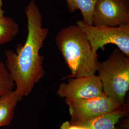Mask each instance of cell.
Here are the masks:
<instances>
[{
    "mask_svg": "<svg viewBox=\"0 0 129 129\" xmlns=\"http://www.w3.org/2000/svg\"><path fill=\"white\" fill-rule=\"evenodd\" d=\"M23 98L15 89L0 97V128L11 124L15 108Z\"/></svg>",
    "mask_w": 129,
    "mask_h": 129,
    "instance_id": "obj_9",
    "label": "cell"
},
{
    "mask_svg": "<svg viewBox=\"0 0 129 129\" xmlns=\"http://www.w3.org/2000/svg\"><path fill=\"white\" fill-rule=\"evenodd\" d=\"M60 129H89L86 127L74 124L70 121H66L60 125Z\"/></svg>",
    "mask_w": 129,
    "mask_h": 129,
    "instance_id": "obj_13",
    "label": "cell"
},
{
    "mask_svg": "<svg viewBox=\"0 0 129 129\" xmlns=\"http://www.w3.org/2000/svg\"><path fill=\"white\" fill-rule=\"evenodd\" d=\"M25 12L27 21V36L24 44H19L16 52L5 51V64L14 80L15 90L22 97H27L35 85L45 74L44 56L40 51L49 30L43 26V16L36 0H31Z\"/></svg>",
    "mask_w": 129,
    "mask_h": 129,
    "instance_id": "obj_1",
    "label": "cell"
},
{
    "mask_svg": "<svg viewBox=\"0 0 129 129\" xmlns=\"http://www.w3.org/2000/svg\"><path fill=\"white\" fill-rule=\"evenodd\" d=\"M0 129H1V128H0Z\"/></svg>",
    "mask_w": 129,
    "mask_h": 129,
    "instance_id": "obj_16",
    "label": "cell"
},
{
    "mask_svg": "<svg viewBox=\"0 0 129 129\" xmlns=\"http://www.w3.org/2000/svg\"><path fill=\"white\" fill-rule=\"evenodd\" d=\"M57 95L65 100L74 101L98 97L104 94L102 85L98 75L70 78L67 82L61 83Z\"/></svg>",
    "mask_w": 129,
    "mask_h": 129,
    "instance_id": "obj_7",
    "label": "cell"
},
{
    "mask_svg": "<svg viewBox=\"0 0 129 129\" xmlns=\"http://www.w3.org/2000/svg\"><path fill=\"white\" fill-rule=\"evenodd\" d=\"M129 24V0H97L93 14L95 26Z\"/></svg>",
    "mask_w": 129,
    "mask_h": 129,
    "instance_id": "obj_6",
    "label": "cell"
},
{
    "mask_svg": "<svg viewBox=\"0 0 129 129\" xmlns=\"http://www.w3.org/2000/svg\"><path fill=\"white\" fill-rule=\"evenodd\" d=\"M69 12L73 13L79 10L82 14L83 21L93 25V14L97 0H66Z\"/></svg>",
    "mask_w": 129,
    "mask_h": 129,
    "instance_id": "obj_10",
    "label": "cell"
},
{
    "mask_svg": "<svg viewBox=\"0 0 129 129\" xmlns=\"http://www.w3.org/2000/svg\"><path fill=\"white\" fill-rule=\"evenodd\" d=\"M97 72L104 93L118 105L124 106L129 89V57L118 48L100 62Z\"/></svg>",
    "mask_w": 129,
    "mask_h": 129,
    "instance_id": "obj_3",
    "label": "cell"
},
{
    "mask_svg": "<svg viewBox=\"0 0 129 129\" xmlns=\"http://www.w3.org/2000/svg\"><path fill=\"white\" fill-rule=\"evenodd\" d=\"M19 31L18 23L7 16L0 18V46L13 40Z\"/></svg>",
    "mask_w": 129,
    "mask_h": 129,
    "instance_id": "obj_11",
    "label": "cell"
},
{
    "mask_svg": "<svg viewBox=\"0 0 129 129\" xmlns=\"http://www.w3.org/2000/svg\"><path fill=\"white\" fill-rule=\"evenodd\" d=\"M55 44L70 71L69 78L95 75L100 62L85 33L77 24L63 28L55 37Z\"/></svg>",
    "mask_w": 129,
    "mask_h": 129,
    "instance_id": "obj_2",
    "label": "cell"
},
{
    "mask_svg": "<svg viewBox=\"0 0 129 129\" xmlns=\"http://www.w3.org/2000/svg\"><path fill=\"white\" fill-rule=\"evenodd\" d=\"M65 102L69 107L70 122L74 124L91 120L120 107L104 93L87 99L65 100Z\"/></svg>",
    "mask_w": 129,
    "mask_h": 129,
    "instance_id": "obj_5",
    "label": "cell"
},
{
    "mask_svg": "<svg viewBox=\"0 0 129 129\" xmlns=\"http://www.w3.org/2000/svg\"><path fill=\"white\" fill-rule=\"evenodd\" d=\"M3 2L2 0H0V18L5 16V11L3 9Z\"/></svg>",
    "mask_w": 129,
    "mask_h": 129,
    "instance_id": "obj_14",
    "label": "cell"
},
{
    "mask_svg": "<svg viewBox=\"0 0 129 129\" xmlns=\"http://www.w3.org/2000/svg\"><path fill=\"white\" fill-rule=\"evenodd\" d=\"M128 107L125 105L76 125L86 127L89 129H115L116 125L120 121V120L128 115Z\"/></svg>",
    "mask_w": 129,
    "mask_h": 129,
    "instance_id": "obj_8",
    "label": "cell"
},
{
    "mask_svg": "<svg viewBox=\"0 0 129 129\" xmlns=\"http://www.w3.org/2000/svg\"><path fill=\"white\" fill-rule=\"evenodd\" d=\"M124 126H122L120 127H118L116 128L115 129H129V124H127V123H125L124 124H123Z\"/></svg>",
    "mask_w": 129,
    "mask_h": 129,
    "instance_id": "obj_15",
    "label": "cell"
},
{
    "mask_svg": "<svg viewBox=\"0 0 129 129\" xmlns=\"http://www.w3.org/2000/svg\"><path fill=\"white\" fill-rule=\"evenodd\" d=\"M76 24L87 36L95 54L107 45L113 44L129 57V24L115 27L95 26L79 20Z\"/></svg>",
    "mask_w": 129,
    "mask_h": 129,
    "instance_id": "obj_4",
    "label": "cell"
},
{
    "mask_svg": "<svg viewBox=\"0 0 129 129\" xmlns=\"http://www.w3.org/2000/svg\"><path fill=\"white\" fill-rule=\"evenodd\" d=\"M15 87L5 63L0 60V97L14 90Z\"/></svg>",
    "mask_w": 129,
    "mask_h": 129,
    "instance_id": "obj_12",
    "label": "cell"
}]
</instances>
